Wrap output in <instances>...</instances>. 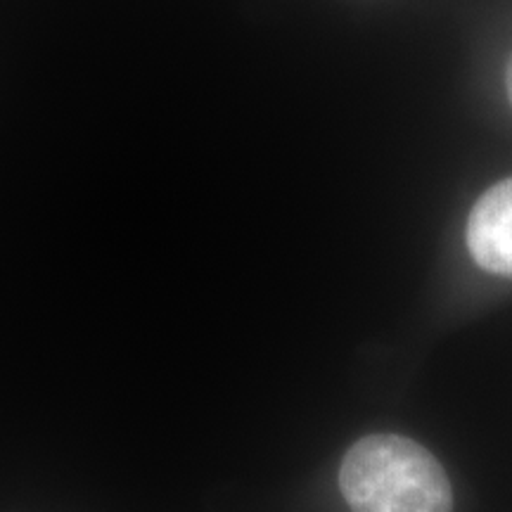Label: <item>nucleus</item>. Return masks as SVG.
I'll list each match as a JSON object with an SVG mask.
<instances>
[{"instance_id": "nucleus-2", "label": "nucleus", "mask_w": 512, "mask_h": 512, "mask_svg": "<svg viewBox=\"0 0 512 512\" xmlns=\"http://www.w3.org/2000/svg\"><path fill=\"white\" fill-rule=\"evenodd\" d=\"M465 242L479 268L512 278V176L491 185L475 202Z\"/></svg>"}, {"instance_id": "nucleus-1", "label": "nucleus", "mask_w": 512, "mask_h": 512, "mask_svg": "<svg viewBox=\"0 0 512 512\" xmlns=\"http://www.w3.org/2000/svg\"><path fill=\"white\" fill-rule=\"evenodd\" d=\"M339 489L351 512H453L444 467L399 434L358 439L339 467Z\"/></svg>"}, {"instance_id": "nucleus-3", "label": "nucleus", "mask_w": 512, "mask_h": 512, "mask_svg": "<svg viewBox=\"0 0 512 512\" xmlns=\"http://www.w3.org/2000/svg\"><path fill=\"white\" fill-rule=\"evenodd\" d=\"M505 91H508V100L512 105V55L508 60V67H505Z\"/></svg>"}]
</instances>
